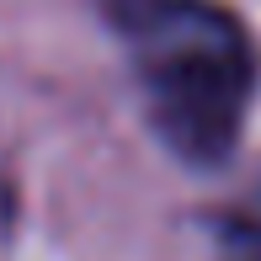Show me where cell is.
Listing matches in <instances>:
<instances>
[{
  "label": "cell",
  "mask_w": 261,
  "mask_h": 261,
  "mask_svg": "<svg viewBox=\"0 0 261 261\" xmlns=\"http://www.w3.org/2000/svg\"><path fill=\"white\" fill-rule=\"evenodd\" d=\"M149 123L187 165L229 160L256 91V48L213 0H112Z\"/></svg>",
  "instance_id": "6da1fadb"
}]
</instances>
